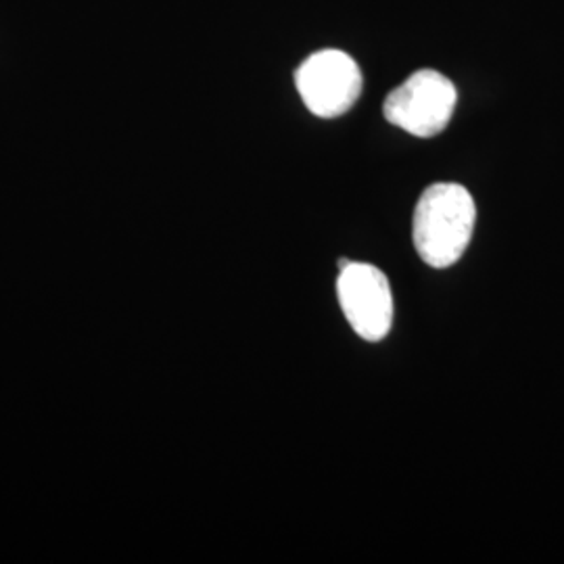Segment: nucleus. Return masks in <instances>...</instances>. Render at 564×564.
I'll return each mask as SVG.
<instances>
[{
  "instance_id": "nucleus-2",
  "label": "nucleus",
  "mask_w": 564,
  "mask_h": 564,
  "mask_svg": "<svg viewBox=\"0 0 564 564\" xmlns=\"http://www.w3.org/2000/svg\"><path fill=\"white\" fill-rule=\"evenodd\" d=\"M458 93L452 80L435 69H421L387 95L384 118L412 137L442 134L454 116Z\"/></svg>"
},
{
  "instance_id": "nucleus-1",
  "label": "nucleus",
  "mask_w": 564,
  "mask_h": 564,
  "mask_svg": "<svg viewBox=\"0 0 564 564\" xmlns=\"http://www.w3.org/2000/svg\"><path fill=\"white\" fill-rule=\"evenodd\" d=\"M475 220L477 207L463 184H431L414 209L412 239L416 253L437 270L454 265L470 245Z\"/></svg>"
},
{
  "instance_id": "nucleus-4",
  "label": "nucleus",
  "mask_w": 564,
  "mask_h": 564,
  "mask_svg": "<svg viewBox=\"0 0 564 564\" xmlns=\"http://www.w3.org/2000/svg\"><path fill=\"white\" fill-rule=\"evenodd\" d=\"M337 295L349 326L364 341H383L393 324V295L383 272L370 263L341 268Z\"/></svg>"
},
{
  "instance_id": "nucleus-3",
  "label": "nucleus",
  "mask_w": 564,
  "mask_h": 564,
  "mask_svg": "<svg viewBox=\"0 0 564 564\" xmlns=\"http://www.w3.org/2000/svg\"><path fill=\"white\" fill-rule=\"evenodd\" d=\"M295 86L303 105L314 116L339 118L360 99L362 72L347 53L324 48L297 67Z\"/></svg>"
}]
</instances>
